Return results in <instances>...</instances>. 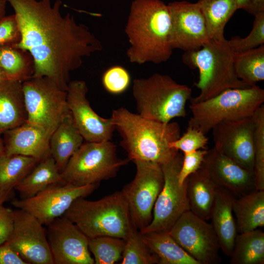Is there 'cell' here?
Listing matches in <instances>:
<instances>
[{
    "instance_id": "obj_42",
    "label": "cell",
    "mask_w": 264,
    "mask_h": 264,
    "mask_svg": "<svg viewBox=\"0 0 264 264\" xmlns=\"http://www.w3.org/2000/svg\"><path fill=\"white\" fill-rule=\"evenodd\" d=\"M0 264H27L6 242L0 245Z\"/></svg>"
},
{
    "instance_id": "obj_46",
    "label": "cell",
    "mask_w": 264,
    "mask_h": 264,
    "mask_svg": "<svg viewBox=\"0 0 264 264\" xmlns=\"http://www.w3.org/2000/svg\"><path fill=\"white\" fill-rule=\"evenodd\" d=\"M0 134V156L1 155L4 153V148L2 138L1 137Z\"/></svg>"
},
{
    "instance_id": "obj_13",
    "label": "cell",
    "mask_w": 264,
    "mask_h": 264,
    "mask_svg": "<svg viewBox=\"0 0 264 264\" xmlns=\"http://www.w3.org/2000/svg\"><path fill=\"white\" fill-rule=\"evenodd\" d=\"M98 185L79 186L65 182L54 184L31 198L14 199L11 203L32 215L42 224L47 225L63 216L77 198L90 195Z\"/></svg>"
},
{
    "instance_id": "obj_19",
    "label": "cell",
    "mask_w": 264,
    "mask_h": 264,
    "mask_svg": "<svg viewBox=\"0 0 264 264\" xmlns=\"http://www.w3.org/2000/svg\"><path fill=\"white\" fill-rule=\"evenodd\" d=\"M201 168L218 187L235 197L256 190L254 172L242 167L214 147L208 150Z\"/></svg>"
},
{
    "instance_id": "obj_9",
    "label": "cell",
    "mask_w": 264,
    "mask_h": 264,
    "mask_svg": "<svg viewBox=\"0 0 264 264\" xmlns=\"http://www.w3.org/2000/svg\"><path fill=\"white\" fill-rule=\"evenodd\" d=\"M26 122L51 134L69 112L66 91L47 77H32L22 83Z\"/></svg>"
},
{
    "instance_id": "obj_18",
    "label": "cell",
    "mask_w": 264,
    "mask_h": 264,
    "mask_svg": "<svg viewBox=\"0 0 264 264\" xmlns=\"http://www.w3.org/2000/svg\"><path fill=\"white\" fill-rule=\"evenodd\" d=\"M88 91L84 81L68 83L66 101L74 123L87 142L110 140L115 130L114 125L111 118H103L93 110L87 98Z\"/></svg>"
},
{
    "instance_id": "obj_44",
    "label": "cell",
    "mask_w": 264,
    "mask_h": 264,
    "mask_svg": "<svg viewBox=\"0 0 264 264\" xmlns=\"http://www.w3.org/2000/svg\"><path fill=\"white\" fill-rule=\"evenodd\" d=\"M12 190H3L0 189V205L8 199L12 195Z\"/></svg>"
},
{
    "instance_id": "obj_12",
    "label": "cell",
    "mask_w": 264,
    "mask_h": 264,
    "mask_svg": "<svg viewBox=\"0 0 264 264\" xmlns=\"http://www.w3.org/2000/svg\"><path fill=\"white\" fill-rule=\"evenodd\" d=\"M198 264H218L220 249L212 225L190 210L185 212L168 231Z\"/></svg>"
},
{
    "instance_id": "obj_33",
    "label": "cell",
    "mask_w": 264,
    "mask_h": 264,
    "mask_svg": "<svg viewBox=\"0 0 264 264\" xmlns=\"http://www.w3.org/2000/svg\"><path fill=\"white\" fill-rule=\"evenodd\" d=\"M125 244L124 239L100 236L89 239L88 248L95 264H113L122 258Z\"/></svg>"
},
{
    "instance_id": "obj_40",
    "label": "cell",
    "mask_w": 264,
    "mask_h": 264,
    "mask_svg": "<svg viewBox=\"0 0 264 264\" xmlns=\"http://www.w3.org/2000/svg\"><path fill=\"white\" fill-rule=\"evenodd\" d=\"M21 33L15 14L0 20V47L15 45L20 42Z\"/></svg>"
},
{
    "instance_id": "obj_25",
    "label": "cell",
    "mask_w": 264,
    "mask_h": 264,
    "mask_svg": "<svg viewBox=\"0 0 264 264\" xmlns=\"http://www.w3.org/2000/svg\"><path fill=\"white\" fill-rule=\"evenodd\" d=\"M232 208L239 233L264 226V190H255L238 198L235 197Z\"/></svg>"
},
{
    "instance_id": "obj_31",
    "label": "cell",
    "mask_w": 264,
    "mask_h": 264,
    "mask_svg": "<svg viewBox=\"0 0 264 264\" xmlns=\"http://www.w3.org/2000/svg\"><path fill=\"white\" fill-rule=\"evenodd\" d=\"M38 162L30 156L2 154L0 156V189L13 190Z\"/></svg>"
},
{
    "instance_id": "obj_8",
    "label": "cell",
    "mask_w": 264,
    "mask_h": 264,
    "mask_svg": "<svg viewBox=\"0 0 264 264\" xmlns=\"http://www.w3.org/2000/svg\"><path fill=\"white\" fill-rule=\"evenodd\" d=\"M129 161L118 157L110 140L87 142L71 156L61 175L65 183L75 186L99 184L115 177Z\"/></svg>"
},
{
    "instance_id": "obj_1",
    "label": "cell",
    "mask_w": 264,
    "mask_h": 264,
    "mask_svg": "<svg viewBox=\"0 0 264 264\" xmlns=\"http://www.w3.org/2000/svg\"><path fill=\"white\" fill-rule=\"evenodd\" d=\"M13 7L21 33L12 45L27 51L34 64L32 77H47L66 91L69 73L85 57L102 49L101 41L72 15H62L61 0H6Z\"/></svg>"
},
{
    "instance_id": "obj_29",
    "label": "cell",
    "mask_w": 264,
    "mask_h": 264,
    "mask_svg": "<svg viewBox=\"0 0 264 264\" xmlns=\"http://www.w3.org/2000/svg\"><path fill=\"white\" fill-rule=\"evenodd\" d=\"M0 71L6 80L22 83L33 77L34 64L26 50L12 45L0 47Z\"/></svg>"
},
{
    "instance_id": "obj_14",
    "label": "cell",
    "mask_w": 264,
    "mask_h": 264,
    "mask_svg": "<svg viewBox=\"0 0 264 264\" xmlns=\"http://www.w3.org/2000/svg\"><path fill=\"white\" fill-rule=\"evenodd\" d=\"M13 228L6 242L27 264H53L44 225L22 209L13 210Z\"/></svg>"
},
{
    "instance_id": "obj_43",
    "label": "cell",
    "mask_w": 264,
    "mask_h": 264,
    "mask_svg": "<svg viewBox=\"0 0 264 264\" xmlns=\"http://www.w3.org/2000/svg\"><path fill=\"white\" fill-rule=\"evenodd\" d=\"M238 9H242L254 16L264 12V0H237Z\"/></svg>"
},
{
    "instance_id": "obj_41",
    "label": "cell",
    "mask_w": 264,
    "mask_h": 264,
    "mask_svg": "<svg viewBox=\"0 0 264 264\" xmlns=\"http://www.w3.org/2000/svg\"><path fill=\"white\" fill-rule=\"evenodd\" d=\"M13 228V210L0 205V245L7 241Z\"/></svg>"
},
{
    "instance_id": "obj_47",
    "label": "cell",
    "mask_w": 264,
    "mask_h": 264,
    "mask_svg": "<svg viewBox=\"0 0 264 264\" xmlns=\"http://www.w3.org/2000/svg\"><path fill=\"white\" fill-rule=\"evenodd\" d=\"M6 80L3 76L2 75L1 71H0V83L3 81V80Z\"/></svg>"
},
{
    "instance_id": "obj_15",
    "label": "cell",
    "mask_w": 264,
    "mask_h": 264,
    "mask_svg": "<svg viewBox=\"0 0 264 264\" xmlns=\"http://www.w3.org/2000/svg\"><path fill=\"white\" fill-rule=\"evenodd\" d=\"M170 17V44L173 49L198 50L210 39L204 17L197 3L176 1L168 4Z\"/></svg>"
},
{
    "instance_id": "obj_23",
    "label": "cell",
    "mask_w": 264,
    "mask_h": 264,
    "mask_svg": "<svg viewBox=\"0 0 264 264\" xmlns=\"http://www.w3.org/2000/svg\"><path fill=\"white\" fill-rule=\"evenodd\" d=\"M186 180L189 210L205 220H210L218 187L201 167Z\"/></svg>"
},
{
    "instance_id": "obj_45",
    "label": "cell",
    "mask_w": 264,
    "mask_h": 264,
    "mask_svg": "<svg viewBox=\"0 0 264 264\" xmlns=\"http://www.w3.org/2000/svg\"><path fill=\"white\" fill-rule=\"evenodd\" d=\"M6 2V0H0V20L5 17Z\"/></svg>"
},
{
    "instance_id": "obj_28",
    "label": "cell",
    "mask_w": 264,
    "mask_h": 264,
    "mask_svg": "<svg viewBox=\"0 0 264 264\" xmlns=\"http://www.w3.org/2000/svg\"><path fill=\"white\" fill-rule=\"evenodd\" d=\"M197 3L204 17L210 39H224V27L238 9L237 0H198Z\"/></svg>"
},
{
    "instance_id": "obj_6",
    "label": "cell",
    "mask_w": 264,
    "mask_h": 264,
    "mask_svg": "<svg viewBox=\"0 0 264 264\" xmlns=\"http://www.w3.org/2000/svg\"><path fill=\"white\" fill-rule=\"evenodd\" d=\"M192 89L167 75L155 73L146 78L135 79L132 94L138 114L151 120L167 123L185 117L186 104Z\"/></svg>"
},
{
    "instance_id": "obj_10",
    "label": "cell",
    "mask_w": 264,
    "mask_h": 264,
    "mask_svg": "<svg viewBox=\"0 0 264 264\" xmlns=\"http://www.w3.org/2000/svg\"><path fill=\"white\" fill-rule=\"evenodd\" d=\"M133 161L136 167L135 176L121 191L129 205L132 221L141 231L152 221L155 201L163 186L164 176L158 164L138 160Z\"/></svg>"
},
{
    "instance_id": "obj_32",
    "label": "cell",
    "mask_w": 264,
    "mask_h": 264,
    "mask_svg": "<svg viewBox=\"0 0 264 264\" xmlns=\"http://www.w3.org/2000/svg\"><path fill=\"white\" fill-rule=\"evenodd\" d=\"M234 69L238 78L251 87L264 80V44L235 52Z\"/></svg>"
},
{
    "instance_id": "obj_3",
    "label": "cell",
    "mask_w": 264,
    "mask_h": 264,
    "mask_svg": "<svg viewBox=\"0 0 264 264\" xmlns=\"http://www.w3.org/2000/svg\"><path fill=\"white\" fill-rule=\"evenodd\" d=\"M111 119L121 136V145L129 160L151 162L161 166L178 154L179 151L169 146L180 136L177 123L154 121L124 108L113 110Z\"/></svg>"
},
{
    "instance_id": "obj_38",
    "label": "cell",
    "mask_w": 264,
    "mask_h": 264,
    "mask_svg": "<svg viewBox=\"0 0 264 264\" xmlns=\"http://www.w3.org/2000/svg\"><path fill=\"white\" fill-rule=\"evenodd\" d=\"M208 138L201 131L188 127L185 132L177 139L169 144L171 148L183 154L193 152L199 149H206Z\"/></svg>"
},
{
    "instance_id": "obj_7",
    "label": "cell",
    "mask_w": 264,
    "mask_h": 264,
    "mask_svg": "<svg viewBox=\"0 0 264 264\" xmlns=\"http://www.w3.org/2000/svg\"><path fill=\"white\" fill-rule=\"evenodd\" d=\"M264 102V90L255 85L230 88L204 101L191 103L188 127L207 134L220 123L252 117Z\"/></svg>"
},
{
    "instance_id": "obj_22",
    "label": "cell",
    "mask_w": 264,
    "mask_h": 264,
    "mask_svg": "<svg viewBox=\"0 0 264 264\" xmlns=\"http://www.w3.org/2000/svg\"><path fill=\"white\" fill-rule=\"evenodd\" d=\"M22 83L4 80L0 83V134L26 122Z\"/></svg>"
},
{
    "instance_id": "obj_27",
    "label": "cell",
    "mask_w": 264,
    "mask_h": 264,
    "mask_svg": "<svg viewBox=\"0 0 264 264\" xmlns=\"http://www.w3.org/2000/svg\"><path fill=\"white\" fill-rule=\"evenodd\" d=\"M141 234L145 242L157 257L158 264H198L177 243L168 231Z\"/></svg>"
},
{
    "instance_id": "obj_37",
    "label": "cell",
    "mask_w": 264,
    "mask_h": 264,
    "mask_svg": "<svg viewBox=\"0 0 264 264\" xmlns=\"http://www.w3.org/2000/svg\"><path fill=\"white\" fill-rule=\"evenodd\" d=\"M131 82L129 73L126 68L120 66L109 67L102 76V84L109 92L117 94L124 92Z\"/></svg>"
},
{
    "instance_id": "obj_11",
    "label": "cell",
    "mask_w": 264,
    "mask_h": 264,
    "mask_svg": "<svg viewBox=\"0 0 264 264\" xmlns=\"http://www.w3.org/2000/svg\"><path fill=\"white\" fill-rule=\"evenodd\" d=\"M183 156L178 153L168 163L161 165L164 184L155 201L150 223L140 231L142 233L169 231L179 218L189 210L186 194V180L182 185L178 175Z\"/></svg>"
},
{
    "instance_id": "obj_17",
    "label": "cell",
    "mask_w": 264,
    "mask_h": 264,
    "mask_svg": "<svg viewBox=\"0 0 264 264\" xmlns=\"http://www.w3.org/2000/svg\"><path fill=\"white\" fill-rule=\"evenodd\" d=\"M47 238L53 264H93L89 238L64 216L47 225Z\"/></svg>"
},
{
    "instance_id": "obj_16",
    "label": "cell",
    "mask_w": 264,
    "mask_h": 264,
    "mask_svg": "<svg viewBox=\"0 0 264 264\" xmlns=\"http://www.w3.org/2000/svg\"><path fill=\"white\" fill-rule=\"evenodd\" d=\"M214 148L244 169L254 172L255 122L251 117L215 126Z\"/></svg>"
},
{
    "instance_id": "obj_26",
    "label": "cell",
    "mask_w": 264,
    "mask_h": 264,
    "mask_svg": "<svg viewBox=\"0 0 264 264\" xmlns=\"http://www.w3.org/2000/svg\"><path fill=\"white\" fill-rule=\"evenodd\" d=\"M61 172L50 155L38 162L15 187L21 198H31L50 185L64 183Z\"/></svg>"
},
{
    "instance_id": "obj_20",
    "label": "cell",
    "mask_w": 264,
    "mask_h": 264,
    "mask_svg": "<svg viewBox=\"0 0 264 264\" xmlns=\"http://www.w3.org/2000/svg\"><path fill=\"white\" fill-rule=\"evenodd\" d=\"M3 134L5 154L30 156L38 161L50 155L51 134L39 126L26 122Z\"/></svg>"
},
{
    "instance_id": "obj_35",
    "label": "cell",
    "mask_w": 264,
    "mask_h": 264,
    "mask_svg": "<svg viewBox=\"0 0 264 264\" xmlns=\"http://www.w3.org/2000/svg\"><path fill=\"white\" fill-rule=\"evenodd\" d=\"M255 122L254 135V175L256 190H264V105L253 115Z\"/></svg>"
},
{
    "instance_id": "obj_4",
    "label": "cell",
    "mask_w": 264,
    "mask_h": 264,
    "mask_svg": "<svg viewBox=\"0 0 264 264\" xmlns=\"http://www.w3.org/2000/svg\"><path fill=\"white\" fill-rule=\"evenodd\" d=\"M63 216L89 239L107 236L125 240L137 229L121 191L94 201L78 198Z\"/></svg>"
},
{
    "instance_id": "obj_34",
    "label": "cell",
    "mask_w": 264,
    "mask_h": 264,
    "mask_svg": "<svg viewBox=\"0 0 264 264\" xmlns=\"http://www.w3.org/2000/svg\"><path fill=\"white\" fill-rule=\"evenodd\" d=\"M125 240L121 264H158L157 257L145 242L137 229H134Z\"/></svg>"
},
{
    "instance_id": "obj_5",
    "label": "cell",
    "mask_w": 264,
    "mask_h": 264,
    "mask_svg": "<svg viewBox=\"0 0 264 264\" xmlns=\"http://www.w3.org/2000/svg\"><path fill=\"white\" fill-rule=\"evenodd\" d=\"M234 55L225 38L220 41L210 39L199 49L183 54V62L191 68H198L199 72L195 86L200 93L191 98V103L204 101L228 89L250 87L237 76Z\"/></svg>"
},
{
    "instance_id": "obj_39",
    "label": "cell",
    "mask_w": 264,
    "mask_h": 264,
    "mask_svg": "<svg viewBox=\"0 0 264 264\" xmlns=\"http://www.w3.org/2000/svg\"><path fill=\"white\" fill-rule=\"evenodd\" d=\"M207 149H199L183 154L181 168L178 175V181L182 185L187 178L199 170L207 153Z\"/></svg>"
},
{
    "instance_id": "obj_21",
    "label": "cell",
    "mask_w": 264,
    "mask_h": 264,
    "mask_svg": "<svg viewBox=\"0 0 264 264\" xmlns=\"http://www.w3.org/2000/svg\"><path fill=\"white\" fill-rule=\"evenodd\" d=\"M235 198L228 191L218 187L210 216L220 248L228 257L232 254L238 232L233 215L232 207Z\"/></svg>"
},
{
    "instance_id": "obj_30",
    "label": "cell",
    "mask_w": 264,
    "mask_h": 264,
    "mask_svg": "<svg viewBox=\"0 0 264 264\" xmlns=\"http://www.w3.org/2000/svg\"><path fill=\"white\" fill-rule=\"evenodd\" d=\"M230 257L231 264H264V233L257 228L237 234Z\"/></svg>"
},
{
    "instance_id": "obj_36",
    "label": "cell",
    "mask_w": 264,
    "mask_h": 264,
    "mask_svg": "<svg viewBox=\"0 0 264 264\" xmlns=\"http://www.w3.org/2000/svg\"><path fill=\"white\" fill-rule=\"evenodd\" d=\"M254 17L252 30L246 37H234L227 40L229 46L235 52L246 51L264 44V12Z\"/></svg>"
},
{
    "instance_id": "obj_24",
    "label": "cell",
    "mask_w": 264,
    "mask_h": 264,
    "mask_svg": "<svg viewBox=\"0 0 264 264\" xmlns=\"http://www.w3.org/2000/svg\"><path fill=\"white\" fill-rule=\"evenodd\" d=\"M84 139L75 126L69 112L52 133L49 154L61 172L74 153L83 144Z\"/></svg>"
},
{
    "instance_id": "obj_2",
    "label": "cell",
    "mask_w": 264,
    "mask_h": 264,
    "mask_svg": "<svg viewBox=\"0 0 264 264\" xmlns=\"http://www.w3.org/2000/svg\"><path fill=\"white\" fill-rule=\"evenodd\" d=\"M171 17L168 5L160 0H134L125 27L132 63L158 64L167 61L170 44Z\"/></svg>"
}]
</instances>
